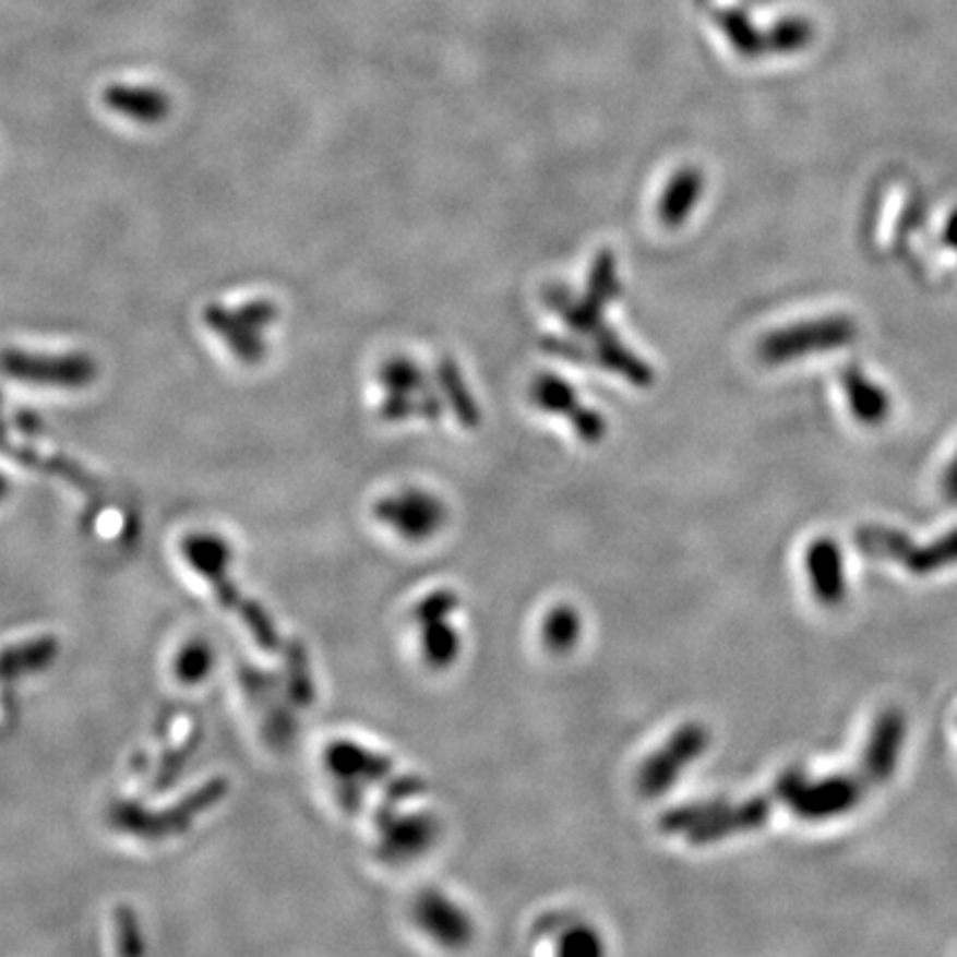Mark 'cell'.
Here are the masks:
<instances>
[{
	"label": "cell",
	"instance_id": "1",
	"mask_svg": "<svg viewBox=\"0 0 957 957\" xmlns=\"http://www.w3.org/2000/svg\"><path fill=\"white\" fill-rule=\"evenodd\" d=\"M182 552L189 565L211 583L217 603L236 612L247 630H251L253 641L262 649H277L279 636L271 617L255 601L247 599L236 587L234 578H229V563L234 561V552L227 541L217 535L195 533L182 541Z\"/></svg>",
	"mask_w": 957,
	"mask_h": 957
},
{
	"label": "cell",
	"instance_id": "2",
	"mask_svg": "<svg viewBox=\"0 0 957 957\" xmlns=\"http://www.w3.org/2000/svg\"><path fill=\"white\" fill-rule=\"evenodd\" d=\"M858 550L875 561L902 565L907 572L929 576L957 563V528L931 543H916L909 535L889 526H862L856 533Z\"/></svg>",
	"mask_w": 957,
	"mask_h": 957
},
{
	"label": "cell",
	"instance_id": "3",
	"mask_svg": "<svg viewBox=\"0 0 957 957\" xmlns=\"http://www.w3.org/2000/svg\"><path fill=\"white\" fill-rule=\"evenodd\" d=\"M225 778H211L206 785H202L198 791L189 793L178 804L163 809V812H149L135 802H118L111 809V823L113 827L137 836L146 840H163L169 836H180L184 829H189L195 818L217 804L227 793Z\"/></svg>",
	"mask_w": 957,
	"mask_h": 957
},
{
	"label": "cell",
	"instance_id": "4",
	"mask_svg": "<svg viewBox=\"0 0 957 957\" xmlns=\"http://www.w3.org/2000/svg\"><path fill=\"white\" fill-rule=\"evenodd\" d=\"M871 785L860 771L853 774H832L825 778H804L789 800L791 814L802 821H832L845 816L862 802Z\"/></svg>",
	"mask_w": 957,
	"mask_h": 957
},
{
	"label": "cell",
	"instance_id": "5",
	"mask_svg": "<svg viewBox=\"0 0 957 957\" xmlns=\"http://www.w3.org/2000/svg\"><path fill=\"white\" fill-rule=\"evenodd\" d=\"M709 731L701 722L683 725L672 739L651 754L636 776V787L645 798L668 791L679 776L709 747Z\"/></svg>",
	"mask_w": 957,
	"mask_h": 957
},
{
	"label": "cell",
	"instance_id": "6",
	"mask_svg": "<svg viewBox=\"0 0 957 957\" xmlns=\"http://www.w3.org/2000/svg\"><path fill=\"white\" fill-rule=\"evenodd\" d=\"M375 517L408 541H426L446 524V505L432 492L408 488L382 499Z\"/></svg>",
	"mask_w": 957,
	"mask_h": 957
},
{
	"label": "cell",
	"instance_id": "7",
	"mask_svg": "<svg viewBox=\"0 0 957 957\" xmlns=\"http://www.w3.org/2000/svg\"><path fill=\"white\" fill-rule=\"evenodd\" d=\"M457 608H459V597L453 590H436L430 597H426L415 610L421 651L432 668L453 666L462 651V641L455 627L448 623L451 614Z\"/></svg>",
	"mask_w": 957,
	"mask_h": 957
},
{
	"label": "cell",
	"instance_id": "8",
	"mask_svg": "<svg viewBox=\"0 0 957 957\" xmlns=\"http://www.w3.org/2000/svg\"><path fill=\"white\" fill-rule=\"evenodd\" d=\"M375 823L382 836L378 853L388 862H406L421 856L430 849L439 834V823L430 814L404 816L395 812L393 802H386L378 809Z\"/></svg>",
	"mask_w": 957,
	"mask_h": 957
},
{
	"label": "cell",
	"instance_id": "9",
	"mask_svg": "<svg viewBox=\"0 0 957 957\" xmlns=\"http://www.w3.org/2000/svg\"><path fill=\"white\" fill-rule=\"evenodd\" d=\"M907 741V716L892 707L882 711L871 727L866 745L862 750L858 771L871 787L892 780L900 765V754Z\"/></svg>",
	"mask_w": 957,
	"mask_h": 957
},
{
	"label": "cell",
	"instance_id": "10",
	"mask_svg": "<svg viewBox=\"0 0 957 957\" xmlns=\"http://www.w3.org/2000/svg\"><path fill=\"white\" fill-rule=\"evenodd\" d=\"M853 326L847 320H821L812 324H795L771 333L758 348L761 359L769 363H785L795 357H804L809 350H825L849 342Z\"/></svg>",
	"mask_w": 957,
	"mask_h": 957
},
{
	"label": "cell",
	"instance_id": "11",
	"mask_svg": "<svg viewBox=\"0 0 957 957\" xmlns=\"http://www.w3.org/2000/svg\"><path fill=\"white\" fill-rule=\"evenodd\" d=\"M326 767L331 769L337 782H355V785H380L391 791L402 778L395 774V767L388 758L368 752L357 743L337 741L326 750Z\"/></svg>",
	"mask_w": 957,
	"mask_h": 957
},
{
	"label": "cell",
	"instance_id": "12",
	"mask_svg": "<svg viewBox=\"0 0 957 957\" xmlns=\"http://www.w3.org/2000/svg\"><path fill=\"white\" fill-rule=\"evenodd\" d=\"M415 920L430 937L448 948L466 946L475 933L468 913L439 892H423L417 898Z\"/></svg>",
	"mask_w": 957,
	"mask_h": 957
},
{
	"label": "cell",
	"instance_id": "13",
	"mask_svg": "<svg viewBox=\"0 0 957 957\" xmlns=\"http://www.w3.org/2000/svg\"><path fill=\"white\" fill-rule=\"evenodd\" d=\"M804 565L814 597L825 608L842 606L847 599V576L840 543L832 537H821L812 541L806 548Z\"/></svg>",
	"mask_w": 957,
	"mask_h": 957
},
{
	"label": "cell",
	"instance_id": "14",
	"mask_svg": "<svg viewBox=\"0 0 957 957\" xmlns=\"http://www.w3.org/2000/svg\"><path fill=\"white\" fill-rule=\"evenodd\" d=\"M105 105L127 118V120H135V122H158L163 120L169 109V96L156 87L149 85H111L105 92Z\"/></svg>",
	"mask_w": 957,
	"mask_h": 957
},
{
	"label": "cell",
	"instance_id": "15",
	"mask_svg": "<svg viewBox=\"0 0 957 957\" xmlns=\"http://www.w3.org/2000/svg\"><path fill=\"white\" fill-rule=\"evenodd\" d=\"M703 193V174L698 169L679 171L662 191L658 213L662 225L679 227L690 217Z\"/></svg>",
	"mask_w": 957,
	"mask_h": 957
},
{
	"label": "cell",
	"instance_id": "16",
	"mask_svg": "<svg viewBox=\"0 0 957 957\" xmlns=\"http://www.w3.org/2000/svg\"><path fill=\"white\" fill-rule=\"evenodd\" d=\"M58 641L51 636L14 645L0 654V681L23 679L45 670L56 660Z\"/></svg>",
	"mask_w": 957,
	"mask_h": 957
},
{
	"label": "cell",
	"instance_id": "17",
	"mask_svg": "<svg viewBox=\"0 0 957 957\" xmlns=\"http://www.w3.org/2000/svg\"><path fill=\"white\" fill-rule=\"evenodd\" d=\"M215 656L202 641L184 645L174 660V677L184 685H198L211 677Z\"/></svg>",
	"mask_w": 957,
	"mask_h": 957
},
{
	"label": "cell",
	"instance_id": "18",
	"mask_svg": "<svg viewBox=\"0 0 957 957\" xmlns=\"http://www.w3.org/2000/svg\"><path fill=\"white\" fill-rule=\"evenodd\" d=\"M578 636H581V619L574 608L559 606L546 617L543 641L552 651L557 654L570 651L576 645Z\"/></svg>",
	"mask_w": 957,
	"mask_h": 957
},
{
	"label": "cell",
	"instance_id": "19",
	"mask_svg": "<svg viewBox=\"0 0 957 957\" xmlns=\"http://www.w3.org/2000/svg\"><path fill=\"white\" fill-rule=\"evenodd\" d=\"M116 942H118V953L124 955H140L144 950V940H142V931H140V922L137 916L131 907L122 905L116 909Z\"/></svg>",
	"mask_w": 957,
	"mask_h": 957
},
{
	"label": "cell",
	"instance_id": "20",
	"mask_svg": "<svg viewBox=\"0 0 957 957\" xmlns=\"http://www.w3.org/2000/svg\"><path fill=\"white\" fill-rule=\"evenodd\" d=\"M603 950L597 933L587 926H565L563 924V940L559 944V953L565 955H599Z\"/></svg>",
	"mask_w": 957,
	"mask_h": 957
},
{
	"label": "cell",
	"instance_id": "21",
	"mask_svg": "<svg viewBox=\"0 0 957 957\" xmlns=\"http://www.w3.org/2000/svg\"><path fill=\"white\" fill-rule=\"evenodd\" d=\"M942 494L948 503L957 505V455L950 462V466L946 468L944 477H942Z\"/></svg>",
	"mask_w": 957,
	"mask_h": 957
}]
</instances>
